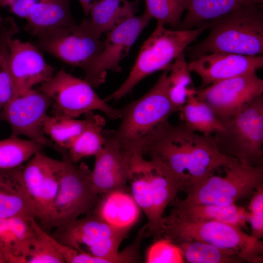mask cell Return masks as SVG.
Returning a JSON list of instances; mask_svg holds the SVG:
<instances>
[{"instance_id": "obj_22", "label": "cell", "mask_w": 263, "mask_h": 263, "mask_svg": "<svg viewBox=\"0 0 263 263\" xmlns=\"http://www.w3.org/2000/svg\"><path fill=\"white\" fill-rule=\"evenodd\" d=\"M152 162L151 180L152 188V208L150 221L146 224L149 237L158 239L161 223L167 207L181 190L180 186L171 174L159 162Z\"/></svg>"}, {"instance_id": "obj_40", "label": "cell", "mask_w": 263, "mask_h": 263, "mask_svg": "<svg viewBox=\"0 0 263 263\" xmlns=\"http://www.w3.org/2000/svg\"><path fill=\"white\" fill-rule=\"evenodd\" d=\"M3 20L2 17L1 16V15H0V27L2 23Z\"/></svg>"}, {"instance_id": "obj_17", "label": "cell", "mask_w": 263, "mask_h": 263, "mask_svg": "<svg viewBox=\"0 0 263 263\" xmlns=\"http://www.w3.org/2000/svg\"><path fill=\"white\" fill-rule=\"evenodd\" d=\"M103 135L104 145L94 156V165L92 170L93 189L98 195L127 188L132 155L121 148L109 131L103 130Z\"/></svg>"}, {"instance_id": "obj_12", "label": "cell", "mask_w": 263, "mask_h": 263, "mask_svg": "<svg viewBox=\"0 0 263 263\" xmlns=\"http://www.w3.org/2000/svg\"><path fill=\"white\" fill-rule=\"evenodd\" d=\"M263 94V80L252 72L220 81L203 89L196 96L207 104L223 123Z\"/></svg>"}, {"instance_id": "obj_34", "label": "cell", "mask_w": 263, "mask_h": 263, "mask_svg": "<svg viewBox=\"0 0 263 263\" xmlns=\"http://www.w3.org/2000/svg\"><path fill=\"white\" fill-rule=\"evenodd\" d=\"M147 13L157 23L169 24L177 30L181 23V17L187 10L189 0H145Z\"/></svg>"}, {"instance_id": "obj_8", "label": "cell", "mask_w": 263, "mask_h": 263, "mask_svg": "<svg viewBox=\"0 0 263 263\" xmlns=\"http://www.w3.org/2000/svg\"><path fill=\"white\" fill-rule=\"evenodd\" d=\"M129 234L116 230L90 212L56 228L53 237L78 251L98 258V263H125L119 248Z\"/></svg>"}, {"instance_id": "obj_3", "label": "cell", "mask_w": 263, "mask_h": 263, "mask_svg": "<svg viewBox=\"0 0 263 263\" xmlns=\"http://www.w3.org/2000/svg\"><path fill=\"white\" fill-rule=\"evenodd\" d=\"M169 72L163 71L147 93L121 109L119 126L116 130L109 131L126 152L142 154L144 145L153 131L177 112L168 94Z\"/></svg>"}, {"instance_id": "obj_23", "label": "cell", "mask_w": 263, "mask_h": 263, "mask_svg": "<svg viewBox=\"0 0 263 263\" xmlns=\"http://www.w3.org/2000/svg\"><path fill=\"white\" fill-rule=\"evenodd\" d=\"M26 20L24 29L37 37L54 29L76 24L70 0H39Z\"/></svg>"}, {"instance_id": "obj_36", "label": "cell", "mask_w": 263, "mask_h": 263, "mask_svg": "<svg viewBox=\"0 0 263 263\" xmlns=\"http://www.w3.org/2000/svg\"><path fill=\"white\" fill-rule=\"evenodd\" d=\"M248 222L251 226L250 235L261 240L263 238V185L252 196L248 206Z\"/></svg>"}, {"instance_id": "obj_14", "label": "cell", "mask_w": 263, "mask_h": 263, "mask_svg": "<svg viewBox=\"0 0 263 263\" xmlns=\"http://www.w3.org/2000/svg\"><path fill=\"white\" fill-rule=\"evenodd\" d=\"M51 104L49 97L33 89L7 103L0 111V119L10 126V136L24 135L44 147L56 149L43 131Z\"/></svg>"}, {"instance_id": "obj_31", "label": "cell", "mask_w": 263, "mask_h": 263, "mask_svg": "<svg viewBox=\"0 0 263 263\" xmlns=\"http://www.w3.org/2000/svg\"><path fill=\"white\" fill-rule=\"evenodd\" d=\"M186 262L189 263H241L245 262L234 252L222 249L197 241H186L176 244Z\"/></svg>"}, {"instance_id": "obj_26", "label": "cell", "mask_w": 263, "mask_h": 263, "mask_svg": "<svg viewBox=\"0 0 263 263\" xmlns=\"http://www.w3.org/2000/svg\"><path fill=\"white\" fill-rule=\"evenodd\" d=\"M138 3V0H96L90 9V19L99 34H106L134 16Z\"/></svg>"}, {"instance_id": "obj_38", "label": "cell", "mask_w": 263, "mask_h": 263, "mask_svg": "<svg viewBox=\"0 0 263 263\" xmlns=\"http://www.w3.org/2000/svg\"><path fill=\"white\" fill-rule=\"evenodd\" d=\"M83 9L84 14L86 16L89 15L90 9L96 0H78Z\"/></svg>"}, {"instance_id": "obj_27", "label": "cell", "mask_w": 263, "mask_h": 263, "mask_svg": "<svg viewBox=\"0 0 263 263\" xmlns=\"http://www.w3.org/2000/svg\"><path fill=\"white\" fill-rule=\"evenodd\" d=\"M86 115L85 118L82 120L65 116L48 115L43 125L44 134L54 143L57 150H67L90 125L95 116L93 112Z\"/></svg>"}, {"instance_id": "obj_7", "label": "cell", "mask_w": 263, "mask_h": 263, "mask_svg": "<svg viewBox=\"0 0 263 263\" xmlns=\"http://www.w3.org/2000/svg\"><path fill=\"white\" fill-rule=\"evenodd\" d=\"M59 152L63 165L49 217L41 226L45 230L59 227L87 214L95 206L99 197L94 190L92 170L88 165L84 162L73 163L67 150Z\"/></svg>"}, {"instance_id": "obj_4", "label": "cell", "mask_w": 263, "mask_h": 263, "mask_svg": "<svg viewBox=\"0 0 263 263\" xmlns=\"http://www.w3.org/2000/svg\"><path fill=\"white\" fill-rule=\"evenodd\" d=\"M175 244L186 241L205 243L234 252L245 262L262 263L263 242L235 225L220 221L190 222L171 214L162 221L158 238Z\"/></svg>"}, {"instance_id": "obj_20", "label": "cell", "mask_w": 263, "mask_h": 263, "mask_svg": "<svg viewBox=\"0 0 263 263\" xmlns=\"http://www.w3.org/2000/svg\"><path fill=\"white\" fill-rule=\"evenodd\" d=\"M23 166L0 169V219L34 217L22 179Z\"/></svg>"}, {"instance_id": "obj_25", "label": "cell", "mask_w": 263, "mask_h": 263, "mask_svg": "<svg viewBox=\"0 0 263 263\" xmlns=\"http://www.w3.org/2000/svg\"><path fill=\"white\" fill-rule=\"evenodd\" d=\"M263 3V0H189L186 15L177 30H191L240 7Z\"/></svg>"}, {"instance_id": "obj_21", "label": "cell", "mask_w": 263, "mask_h": 263, "mask_svg": "<svg viewBox=\"0 0 263 263\" xmlns=\"http://www.w3.org/2000/svg\"><path fill=\"white\" fill-rule=\"evenodd\" d=\"M32 218L0 219V250L6 263H26L33 236Z\"/></svg>"}, {"instance_id": "obj_32", "label": "cell", "mask_w": 263, "mask_h": 263, "mask_svg": "<svg viewBox=\"0 0 263 263\" xmlns=\"http://www.w3.org/2000/svg\"><path fill=\"white\" fill-rule=\"evenodd\" d=\"M33 236L26 263H65L58 249V242L50 235L33 217Z\"/></svg>"}, {"instance_id": "obj_30", "label": "cell", "mask_w": 263, "mask_h": 263, "mask_svg": "<svg viewBox=\"0 0 263 263\" xmlns=\"http://www.w3.org/2000/svg\"><path fill=\"white\" fill-rule=\"evenodd\" d=\"M105 124L103 117L95 114L92 122L67 150L73 163H77L84 157L94 156L102 149L104 143L103 128Z\"/></svg>"}, {"instance_id": "obj_9", "label": "cell", "mask_w": 263, "mask_h": 263, "mask_svg": "<svg viewBox=\"0 0 263 263\" xmlns=\"http://www.w3.org/2000/svg\"><path fill=\"white\" fill-rule=\"evenodd\" d=\"M224 131L213 135L224 155L251 165H263V94L223 123Z\"/></svg>"}, {"instance_id": "obj_6", "label": "cell", "mask_w": 263, "mask_h": 263, "mask_svg": "<svg viewBox=\"0 0 263 263\" xmlns=\"http://www.w3.org/2000/svg\"><path fill=\"white\" fill-rule=\"evenodd\" d=\"M223 169V175L213 173L189 187L184 199H174L173 204L180 206H228L251 196L263 185V165L247 164L231 157Z\"/></svg>"}, {"instance_id": "obj_2", "label": "cell", "mask_w": 263, "mask_h": 263, "mask_svg": "<svg viewBox=\"0 0 263 263\" xmlns=\"http://www.w3.org/2000/svg\"><path fill=\"white\" fill-rule=\"evenodd\" d=\"M208 36L185 49L190 61L215 52L244 56L263 53V11L262 5L249 4L206 22Z\"/></svg>"}, {"instance_id": "obj_16", "label": "cell", "mask_w": 263, "mask_h": 263, "mask_svg": "<svg viewBox=\"0 0 263 263\" xmlns=\"http://www.w3.org/2000/svg\"><path fill=\"white\" fill-rule=\"evenodd\" d=\"M9 47L10 72L19 95L55 75L54 68L47 63L36 45L12 38Z\"/></svg>"}, {"instance_id": "obj_18", "label": "cell", "mask_w": 263, "mask_h": 263, "mask_svg": "<svg viewBox=\"0 0 263 263\" xmlns=\"http://www.w3.org/2000/svg\"><path fill=\"white\" fill-rule=\"evenodd\" d=\"M188 65L190 71L201 78L198 89H203L220 81L257 72L263 67V56L215 52L201 56Z\"/></svg>"}, {"instance_id": "obj_24", "label": "cell", "mask_w": 263, "mask_h": 263, "mask_svg": "<svg viewBox=\"0 0 263 263\" xmlns=\"http://www.w3.org/2000/svg\"><path fill=\"white\" fill-rule=\"evenodd\" d=\"M170 214L190 222L216 221L246 226L248 212L244 207L233 204L228 206L199 204L180 206L173 204Z\"/></svg>"}, {"instance_id": "obj_33", "label": "cell", "mask_w": 263, "mask_h": 263, "mask_svg": "<svg viewBox=\"0 0 263 263\" xmlns=\"http://www.w3.org/2000/svg\"><path fill=\"white\" fill-rule=\"evenodd\" d=\"M44 147L31 140L10 136L0 140V169L18 167Z\"/></svg>"}, {"instance_id": "obj_39", "label": "cell", "mask_w": 263, "mask_h": 263, "mask_svg": "<svg viewBox=\"0 0 263 263\" xmlns=\"http://www.w3.org/2000/svg\"><path fill=\"white\" fill-rule=\"evenodd\" d=\"M0 263H6L5 257L3 253L0 250Z\"/></svg>"}, {"instance_id": "obj_28", "label": "cell", "mask_w": 263, "mask_h": 263, "mask_svg": "<svg viewBox=\"0 0 263 263\" xmlns=\"http://www.w3.org/2000/svg\"><path fill=\"white\" fill-rule=\"evenodd\" d=\"M182 121L191 130L203 135H213L225 129L224 124L209 106L196 95H189L179 111Z\"/></svg>"}, {"instance_id": "obj_29", "label": "cell", "mask_w": 263, "mask_h": 263, "mask_svg": "<svg viewBox=\"0 0 263 263\" xmlns=\"http://www.w3.org/2000/svg\"><path fill=\"white\" fill-rule=\"evenodd\" d=\"M167 76V91L175 109L179 112L190 95H196L197 89L193 84L188 63L184 52L181 53L171 65Z\"/></svg>"}, {"instance_id": "obj_13", "label": "cell", "mask_w": 263, "mask_h": 263, "mask_svg": "<svg viewBox=\"0 0 263 263\" xmlns=\"http://www.w3.org/2000/svg\"><path fill=\"white\" fill-rule=\"evenodd\" d=\"M63 165L41 151L23 166L22 176L35 218L42 226L47 221L56 195Z\"/></svg>"}, {"instance_id": "obj_11", "label": "cell", "mask_w": 263, "mask_h": 263, "mask_svg": "<svg viewBox=\"0 0 263 263\" xmlns=\"http://www.w3.org/2000/svg\"><path fill=\"white\" fill-rule=\"evenodd\" d=\"M90 18L77 25L51 30L37 37L36 46L85 72L101 52L104 41Z\"/></svg>"}, {"instance_id": "obj_1", "label": "cell", "mask_w": 263, "mask_h": 263, "mask_svg": "<svg viewBox=\"0 0 263 263\" xmlns=\"http://www.w3.org/2000/svg\"><path fill=\"white\" fill-rule=\"evenodd\" d=\"M142 154L160 163L184 191L230 159L219 150L213 135L195 132L183 121L174 124L168 120L149 136Z\"/></svg>"}, {"instance_id": "obj_5", "label": "cell", "mask_w": 263, "mask_h": 263, "mask_svg": "<svg viewBox=\"0 0 263 263\" xmlns=\"http://www.w3.org/2000/svg\"><path fill=\"white\" fill-rule=\"evenodd\" d=\"M208 27L206 23L195 29L169 30L157 23L141 46L127 79L105 101L118 100L131 93L142 79L158 71H169L175 59Z\"/></svg>"}, {"instance_id": "obj_35", "label": "cell", "mask_w": 263, "mask_h": 263, "mask_svg": "<svg viewBox=\"0 0 263 263\" xmlns=\"http://www.w3.org/2000/svg\"><path fill=\"white\" fill-rule=\"evenodd\" d=\"M147 263H185L180 248L165 238L154 240L148 248L145 257Z\"/></svg>"}, {"instance_id": "obj_15", "label": "cell", "mask_w": 263, "mask_h": 263, "mask_svg": "<svg viewBox=\"0 0 263 263\" xmlns=\"http://www.w3.org/2000/svg\"><path fill=\"white\" fill-rule=\"evenodd\" d=\"M152 19L145 12L133 16L106 33L103 49L91 67L84 72L85 80L97 87L106 80L107 71L119 73L120 62L127 56L138 36Z\"/></svg>"}, {"instance_id": "obj_10", "label": "cell", "mask_w": 263, "mask_h": 263, "mask_svg": "<svg viewBox=\"0 0 263 263\" xmlns=\"http://www.w3.org/2000/svg\"><path fill=\"white\" fill-rule=\"evenodd\" d=\"M52 101V115L76 118L99 111L112 119L119 118L121 109L109 106L85 79L60 70L37 89Z\"/></svg>"}, {"instance_id": "obj_37", "label": "cell", "mask_w": 263, "mask_h": 263, "mask_svg": "<svg viewBox=\"0 0 263 263\" xmlns=\"http://www.w3.org/2000/svg\"><path fill=\"white\" fill-rule=\"evenodd\" d=\"M39 0H0V7L8 9L16 16L26 19L33 5Z\"/></svg>"}, {"instance_id": "obj_19", "label": "cell", "mask_w": 263, "mask_h": 263, "mask_svg": "<svg viewBox=\"0 0 263 263\" xmlns=\"http://www.w3.org/2000/svg\"><path fill=\"white\" fill-rule=\"evenodd\" d=\"M141 211L126 188L100 194L96 204L90 212L114 229L129 234L139 221Z\"/></svg>"}]
</instances>
